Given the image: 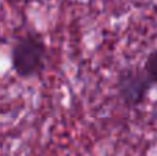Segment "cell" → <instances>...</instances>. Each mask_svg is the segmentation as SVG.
Returning <instances> with one entry per match:
<instances>
[{
	"mask_svg": "<svg viewBox=\"0 0 157 156\" xmlns=\"http://www.w3.org/2000/svg\"><path fill=\"white\" fill-rule=\"evenodd\" d=\"M152 84L145 69L124 68L117 75V96L127 108H136L145 101Z\"/></svg>",
	"mask_w": 157,
	"mask_h": 156,
	"instance_id": "cell-2",
	"label": "cell"
},
{
	"mask_svg": "<svg viewBox=\"0 0 157 156\" xmlns=\"http://www.w3.org/2000/svg\"><path fill=\"white\" fill-rule=\"evenodd\" d=\"M10 55L11 65L17 76L29 79L43 73L48 60V50L39 33L28 32L17 37Z\"/></svg>",
	"mask_w": 157,
	"mask_h": 156,
	"instance_id": "cell-1",
	"label": "cell"
},
{
	"mask_svg": "<svg viewBox=\"0 0 157 156\" xmlns=\"http://www.w3.org/2000/svg\"><path fill=\"white\" fill-rule=\"evenodd\" d=\"M144 69L147 73V76L152 79V82L157 84V49L149 53V55L145 60Z\"/></svg>",
	"mask_w": 157,
	"mask_h": 156,
	"instance_id": "cell-3",
	"label": "cell"
}]
</instances>
